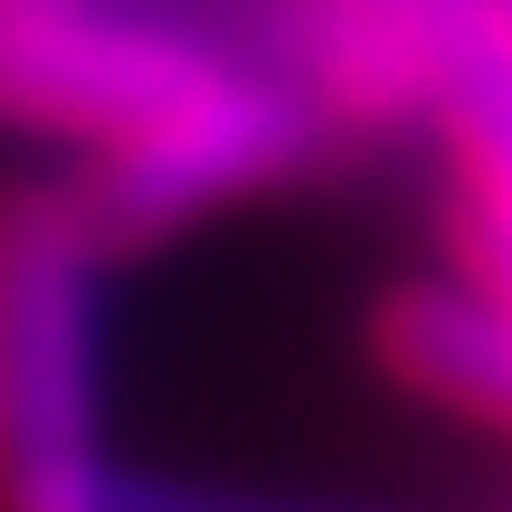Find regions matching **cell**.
Returning a JSON list of instances; mask_svg holds the SVG:
<instances>
[{
	"label": "cell",
	"instance_id": "3",
	"mask_svg": "<svg viewBox=\"0 0 512 512\" xmlns=\"http://www.w3.org/2000/svg\"><path fill=\"white\" fill-rule=\"evenodd\" d=\"M228 57L133 0H0V124L95 152L200 95Z\"/></svg>",
	"mask_w": 512,
	"mask_h": 512
},
{
	"label": "cell",
	"instance_id": "6",
	"mask_svg": "<svg viewBox=\"0 0 512 512\" xmlns=\"http://www.w3.org/2000/svg\"><path fill=\"white\" fill-rule=\"evenodd\" d=\"M427 124L456 152V190H465V256L475 275L512 304V38L484 19L465 38V57L446 67Z\"/></svg>",
	"mask_w": 512,
	"mask_h": 512
},
{
	"label": "cell",
	"instance_id": "5",
	"mask_svg": "<svg viewBox=\"0 0 512 512\" xmlns=\"http://www.w3.org/2000/svg\"><path fill=\"white\" fill-rule=\"evenodd\" d=\"M380 361L408 389L512 427V304L484 275H418L380 304Z\"/></svg>",
	"mask_w": 512,
	"mask_h": 512
},
{
	"label": "cell",
	"instance_id": "2",
	"mask_svg": "<svg viewBox=\"0 0 512 512\" xmlns=\"http://www.w3.org/2000/svg\"><path fill=\"white\" fill-rule=\"evenodd\" d=\"M323 133H332L323 105H313L285 67L228 57L200 95H181L171 114H152L143 133L95 143L48 200L67 209V228L105 256V266H124V256L200 228L209 209L294 181V171L323 152Z\"/></svg>",
	"mask_w": 512,
	"mask_h": 512
},
{
	"label": "cell",
	"instance_id": "4",
	"mask_svg": "<svg viewBox=\"0 0 512 512\" xmlns=\"http://www.w3.org/2000/svg\"><path fill=\"white\" fill-rule=\"evenodd\" d=\"M475 29L484 0H304L285 76L323 105V124H427Z\"/></svg>",
	"mask_w": 512,
	"mask_h": 512
},
{
	"label": "cell",
	"instance_id": "8",
	"mask_svg": "<svg viewBox=\"0 0 512 512\" xmlns=\"http://www.w3.org/2000/svg\"><path fill=\"white\" fill-rule=\"evenodd\" d=\"M484 19H494V29L512 38V0H484Z\"/></svg>",
	"mask_w": 512,
	"mask_h": 512
},
{
	"label": "cell",
	"instance_id": "1",
	"mask_svg": "<svg viewBox=\"0 0 512 512\" xmlns=\"http://www.w3.org/2000/svg\"><path fill=\"white\" fill-rule=\"evenodd\" d=\"M105 256L48 190L0 200V512H114Z\"/></svg>",
	"mask_w": 512,
	"mask_h": 512
},
{
	"label": "cell",
	"instance_id": "7",
	"mask_svg": "<svg viewBox=\"0 0 512 512\" xmlns=\"http://www.w3.org/2000/svg\"><path fill=\"white\" fill-rule=\"evenodd\" d=\"M114 512H399V503H342V494H285L238 475H181V465H124Z\"/></svg>",
	"mask_w": 512,
	"mask_h": 512
}]
</instances>
